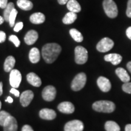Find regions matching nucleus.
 <instances>
[{
	"label": "nucleus",
	"mask_w": 131,
	"mask_h": 131,
	"mask_svg": "<svg viewBox=\"0 0 131 131\" xmlns=\"http://www.w3.org/2000/svg\"><path fill=\"white\" fill-rule=\"evenodd\" d=\"M61 52V47L57 43H47L42 47V56L47 63H53Z\"/></svg>",
	"instance_id": "1"
},
{
	"label": "nucleus",
	"mask_w": 131,
	"mask_h": 131,
	"mask_svg": "<svg viewBox=\"0 0 131 131\" xmlns=\"http://www.w3.org/2000/svg\"><path fill=\"white\" fill-rule=\"evenodd\" d=\"M92 108L96 112L111 113L115 109V105L112 101L101 100L95 102L92 104Z\"/></svg>",
	"instance_id": "2"
},
{
	"label": "nucleus",
	"mask_w": 131,
	"mask_h": 131,
	"mask_svg": "<svg viewBox=\"0 0 131 131\" xmlns=\"http://www.w3.org/2000/svg\"><path fill=\"white\" fill-rule=\"evenodd\" d=\"M103 9L108 17L114 18L118 15V8L116 3L113 0H104L103 3Z\"/></svg>",
	"instance_id": "3"
},
{
	"label": "nucleus",
	"mask_w": 131,
	"mask_h": 131,
	"mask_svg": "<svg viewBox=\"0 0 131 131\" xmlns=\"http://www.w3.org/2000/svg\"><path fill=\"white\" fill-rule=\"evenodd\" d=\"M88 59V52L83 46H77L75 49V61L78 64H83Z\"/></svg>",
	"instance_id": "4"
},
{
	"label": "nucleus",
	"mask_w": 131,
	"mask_h": 131,
	"mask_svg": "<svg viewBox=\"0 0 131 131\" xmlns=\"http://www.w3.org/2000/svg\"><path fill=\"white\" fill-rule=\"evenodd\" d=\"M86 75L84 73H78L72 81V89L74 91H78L83 89L86 84Z\"/></svg>",
	"instance_id": "5"
},
{
	"label": "nucleus",
	"mask_w": 131,
	"mask_h": 131,
	"mask_svg": "<svg viewBox=\"0 0 131 131\" xmlns=\"http://www.w3.org/2000/svg\"><path fill=\"white\" fill-rule=\"evenodd\" d=\"M114 42L109 38H104L101 39L96 45V49L100 52H107L112 49Z\"/></svg>",
	"instance_id": "6"
},
{
	"label": "nucleus",
	"mask_w": 131,
	"mask_h": 131,
	"mask_svg": "<svg viewBox=\"0 0 131 131\" xmlns=\"http://www.w3.org/2000/svg\"><path fill=\"white\" fill-rule=\"evenodd\" d=\"M22 77L20 72L17 69H12L10 71L9 77L10 84L12 88H18L20 84Z\"/></svg>",
	"instance_id": "7"
},
{
	"label": "nucleus",
	"mask_w": 131,
	"mask_h": 131,
	"mask_svg": "<svg viewBox=\"0 0 131 131\" xmlns=\"http://www.w3.org/2000/svg\"><path fill=\"white\" fill-rule=\"evenodd\" d=\"M83 123L78 119L70 121L64 126V131H83Z\"/></svg>",
	"instance_id": "8"
},
{
	"label": "nucleus",
	"mask_w": 131,
	"mask_h": 131,
	"mask_svg": "<svg viewBox=\"0 0 131 131\" xmlns=\"http://www.w3.org/2000/svg\"><path fill=\"white\" fill-rule=\"evenodd\" d=\"M57 94V91L53 86H47L44 88L42 92V96L45 100L52 101L55 99Z\"/></svg>",
	"instance_id": "9"
},
{
	"label": "nucleus",
	"mask_w": 131,
	"mask_h": 131,
	"mask_svg": "<svg viewBox=\"0 0 131 131\" xmlns=\"http://www.w3.org/2000/svg\"><path fill=\"white\" fill-rule=\"evenodd\" d=\"M34 97V94L32 91L27 90L23 92L20 96V103L23 107L28 106Z\"/></svg>",
	"instance_id": "10"
},
{
	"label": "nucleus",
	"mask_w": 131,
	"mask_h": 131,
	"mask_svg": "<svg viewBox=\"0 0 131 131\" xmlns=\"http://www.w3.org/2000/svg\"><path fill=\"white\" fill-rule=\"evenodd\" d=\"M4 131H17L18 124L15 118L10 115L3 125Z\"/></svg>",
	"instance_id": "11"
},
{
	"label": "nucleus",
	"mask_w": 131,
	"mask_h": 131,
	"mask_svg": "<svg viewBox=\"0 0 131 131\" xmlns=\"http://www.w3.org/2000/svg\"><path fill=\"white\" fill-rule=\"evenodd\" d=\"M97 85L101 91L107 92L111 89V82L107 78L100 77L97 80Z\"/></svg>",
	"instance_id": "12"
},
{
	"label": "nucleus",
	"mask_w": 131,
	"mask_h": 131,
	"mask_svg": "<svg viewBox=\"0 0 131 131\" xmlns=\"http://www.w3.org/2000/svg\"><path fill=\"white\" fill-rule=\"evenodd\" d=\"M58 109L60 112L63 114H72L75 111V107L72 103L68 101H64L59 104Z\"/></svg>",
	"instance_id": "13"
},
{
	"label": "nucleus",
	"mask_w": 131,
	"mask_h": 131,
	"mask_svg": "<svg viewBox=\"0 0 131 131\" xmlns=\"http://www.w3.org/2000/svg\"><path fill=\"white\" fill-rule=\"evenodd\" d=\"M40 117L43 119L52 120L56 118L57 114L55 111L52 110V109L45 108L40 111Z\"/></svg>",
	"instance_id": "14"
},
{
	"label": "nucleus",
	"mask_w": 131,
	"mask_h": 131,
	"mask_svg": "<svg viewBox=\"0 0 131 131\" xmlns=\"http://www.w3.org/2000/svg\"><path fill=\"white\" fill-rule=\"evenodd\" d=\"M38 38V34L34 30H29L24 37V41L27 45H32L37 41Z\"/></svg>",
	"instance_id": "15"
},
{
	"label": "nucleus",
	"mask_w": 131,
	"mask_h": 131,
	"mask_svg": "<svg viewBox=\"0 0 131 131\" xmlns=\"http://www.w3.org/2000/svg\"><path fill=\"white\" fill-rule=\"evenodd\" d=\"M27 80L29 84L35 87H40L41 85V80L36 73L30 72L27 75Z\"/></svg>",
	"instance_id": "16"
},
{
	"label": "nucleus",
	"mask_w": 131,
	"mask_h": 131,
	"mask_svg": "<svg viewBox=\"0 0 131 131\" xmlns=\"http://www.w3.org/2000/svg\"><path fill=\"white\" fill-rule=\"evenodd\" d=\"M104 58L106 61L111 62L114 65L119 64L123 60L122 57L118 53L107 54L104 56Z\"/></svg>",
	"instance_id": "17"
},
{
	"label": "nucleus",
	"mask_w": 131,
	"mask_h": 131,
	"mask_svg": "<svg viewBox=\"0 0 131 131\" xmlns=\"http://www.w3.org/2000/svg\"><path fill=\"white\" fill-rule=\"evenodd\" d=\"M45 19L46 18L45 15L40 12L34 13V14L31 15V16H30V22L35 24L43 23L45 21Z\"/></svg>",
	"instance_id": "18"
},
{
	"label": "nucleus",
	"mask_w": 131,
	"mask_h": 131,
	"mask_svg": "<svg viewBox=\"0 0 131 131\" xmlns=\"http://www.w3.org/2000/svg\"><path fill=\"white\" fill-rule=\"evenodd\" d=\"M115 73L119 79L122 80L123 83H128L130 81V76L124 69L122 68H117L115 70Z\"/></svg>",
	"instance_id": "19"
},
{
	"label": "nucleus",
	"mask_w": 131,
	"mask_h": 131,
	"mask_svg": "<svg viewBox=\"0 0 131 131\" xmlns=\"http://www.w3.org/2000/svg\"><path fill=\"white\" fill-rule=\"evenodd\" d=\"M29 58L32 63H37L40 60V52L37 47L31 49L29 54Z\"/></svg>",
	"instance_id": "20"
},
{
	"label": "nucleus",
	"mask_w": 131,
	"mask_h": 131,
	"mask_svg": "<svg viewBox=\"0 0 131 131\" xmlns=\"http://www.w3.org/2000/svg\"><path fill=\"white\" fill-rule=\"evenodd\" d=\"M67 8L70 12L74 13L80 12L81 10V6L77 0H69L67 3Z\"/></svg>",
	"instance_id": "21"
},
{
	"label": "nucleus",
	"mask_w": 131,
	"mask_h": 131,
	"mask_svg": "<svg viewBox=\"0 0 131 131\" xmlns=\"http://www.w3.org/2000/svg\"><path fill=\"white\" fill-rule=\"evenodd\" d=\"M15 64V59L14 57L9 56L5 60L4 63V69L6 72H10Z\"/></svg>",
	"instance_id": "22"
},
{
	"label": "nucleus",
	"mask_w": 131,
	"mask_h": 131,
	"mask_svg": "<svg viewBox=\"0 0 131 131\" xmlns=\"http://www.w3.org/2000/svg\"><path fill=\"white\" fill-rule=\"evenodd\" d=\"M17 6L24 10H30L33 8V3L29 0H18Z\"/></svg>",
	"instance_id": "23"
},
{
	"label": "nucleus",
	"mask_w": 131,
	"mask_h": 131,
	"mask_svg": "<svg viewBox=\"0 0 131 131\" xmlns=\"http://www.w3.org/2000/svg\"><path fill=\"white\" fill-rule=\"evenodd\" d=\"M77 18V15L76 13L69 12L65 15L64 17L63 18V23L65 24H72Z\"/></svg>",
	"instance_id": "24"
},
{
	"label": "nucleus",
	"mask_w": 131,
	"mask_h": 131,
	"mask_svg": "<svg viewBox=\"0 0 131 131\" xmlns=\"http://www.w3.org/2000/svg\"><path fill=\"white\" fill-rule=\"evenodd\" d=\"M106 131H120V127L117 123L113 121H107L104 125Z\"/></svg>",
	"instance_id": "25"
},
{
	"label": "nucleus",
	"mask_w": 131,
	"mask_h": 131,
	"mask_svg": "<svg viewBox=\"0 0 131 131\" xmlns=\"http://www.w3.org/2000/svg\"><path fill=\"white\" fill-rule=\"evenodd\" d=\"M70 35L72 38L75 41L80 42H82L83 40V37L81 33L79 32L78 30L75 29H72L69 31Z\"/></svg>",
	"instance_id": "26"
},
{
	"label": "nucleus",
	"mask_w": 131,
	"mask_h": 131,
	"mask_svg": "<svg viewBox=\"0 0 131 131\" xmlns=\"http://www.w3.org/2000/svg\"><path fill=\"white\" fill-rule=\"evenodd\" d=\"M15 9L14 4L13 3H8L7 7L4 9V14H3V17L5 19V21L9 22V16L10 15L12 11Z\"/></svg>",
	"instance_id": "27"
},
{
	"label": "nucleus",
	"mask_w": 131,
	"mask_h": 131,
	"mask_svg": "<svg viewBox=\"0 0 131 131\" xmlns=\"http://www.w3.org/2000/svg\"><path fill=\"white\" fill-rule=\"evenodd\" d=\"M11 115L4 111H1L0 112V125L3 126L4 124Z\"/></svg>",
	"instance_id": "28"
},
{
	"label": "nucleus",
	"mask_w": 131,
	"mask_h": 131,
	"mask_svg": "<svg viewBox=\"0 0 131 131\" xmlns=\"http://www.w3.org/2000/svg\"><path fill=\"white\" fill-rule=\"evenodd\" d=\"M18 14V11L17 10L14 9L11 12L10 15L9 16V23L10 27H13L15 25V18L16 17V15Z\"/></svg>",
	"instance_id": "29"
},
{
	"label": "nucleus",
	"mask_w": 131,
	"mask_h": 131,
	"mask_svg": "<svg viewBox=\"0 0 131 131\" xmlns=\"http://www.w3.org/2000/svg\"><path fill=\"white\" fill-rule=\"evenodd\" d=\"M9 41H10L11 42H12L16 47H19V45H20V41L19 40L18 38L16 37V35H10L9 38Z\"/></svg>",
	"instance_id": "30"
},
{
	"label": "nucleus",
	"mask_w": 131,
	"mask_h": 131,
	"mask_svg": "<svg viewBox=\"0 0 131 131\" xmlns=\"http://www.w3.org/2000/svg\"><path fill=\"white\" fill-rule=\"evenodd\" d=\"M123 91L125 92L126 93L131 94V83L128 82V83H125L122 86Z\"/></svg>",
	"instance_id": "31"
},
{
	"label": "nucleus",
	"mask_w": 131,
	"mask_h": 131,
	"mask_svg": "<svg viewBox=\"0 0 131 131\" xmlns=\"http://www.w3.org/2000/svg\"><path fill=\"white\" fill-rule=\"evenodd\" d=\"M23 22H19L15 24L14 30L15 32H18L20 30H21L23 29Z\"/></svg>",
	"instance_id": "32"
},
{
	"label": "nucleus",
	"mask_w": 131,
	"mask_h": 131,
	"mask_svg": "<svg viewBox=\"0 0 131 131\" xmlns=\"http://www.w3.org/2000/svg\"><path fill=\"white\" fill-rule=\"evenodd\" d=\"M126 15L129 18H131V0H128L127 1Z\"/></svg>",
	"instance_id": "33"
},
{
	"label": "nucleus",
	"mask_w": 131,
	"mask_h": 131,
	"mask_svg": "<svg viewBox=\"0 0 131 131\" xmlns=\"http://www.w3.org/2000/svg\"><path fill=\"white\" fill-rule=\"evenodd\" d=\"M6 34H5L3 31H0V42H1V43L4 42L5 41V40H6Z\"/></svg>",
	"instance_id": "34"
},
{
	"label": "nucleus",
	"mask_w": 131,
	"mask_h": 131,
	"mask_svg": "<svg viewBox=\"0 0 131 131\" xmlns=\"http://www.w3.org/2000/svg\"><path fill=\"white\" fill-rule=\"evenodd\" d=\"M7 1L8 0H0V7L4 9L8 4Z\"/></svg>",
	"instance_id": "35"
},
{
	"label": "nucleus",
	"mask_w": 131,
	"mask_h": 131,
	"mask_svg": "<svg viewBox=\"0 0 131 131\" xmlns=\"http://www.w3.org/2000/svg\"><path fill=\"white\" fill-rule=\"evenodd\" d=\"M10 92L11 94H14L15 96H16V97H19V92L18 91L17 89H16V88H12V89H10Z\"/></svg>",
	"instance_id": "36"
},
{
	"label": "nucleus",
	"mask_w": 131,
	"mask_h": 131,
	"mask_svg": "<svg viewBox=\"0 0 131 131\" xmlns=\"http://www.w3.org/2000/svg\"><path fill=\"white\" fill-rule=\"evenodd\" d=\"M21 131H34V130L30 126L28 125V124H26L22 127Z\"/></svg>",
	"instance_id": "37"
},
{
	"label": "nucleus",
	"mask_w": 131,
	"mask_h": 131,
	"mask_svg": "<svg viewBox=\"0 0 131 131\" xmlns=\"http://www.w3.org/2000/svg\"><path fill=\"white\" fill-rule=\"evenodd\" d=\"M126 34L127 38H128L129 39H130V40H131V26L127 29Z\"/></svg>",
	"instance_id": "38"
},
{
	"label": "nucleus",
	"mask_w": 131,
	"mask_h": 131,
	"mask_svg": "<svg viewBox=\"0 0 131 131\" xmlns=\"http://www.w3.org/2000/svg\"><path fill=\"white\" fill-rule=\"evenodd\" d=\"M69 0H58V3L61 5H64L68 3Z\"/></svg>",
	"instance_id": "39"
},
{
	"label": "nucleus",
	"mask_w": 131,
	"mask_h": 131,
	"mask_svg": "<svg viewBox=\"0 0 131 131\" xmlns=\"http://www.w3.org/2000/svg\"><path fill=\"white\" fill-rule=\"evenodd\" d=\"M125 131H131V124H128L126 126Z\"/></svg>",
	"instance_id": "40"
},
{
	"label": "nucleus",
	"mask_w": 131,
	"mask_h": 131,
	"mask_svg": "<svg viewBox=\"0 0 131 131\" xmlns=\"http://www.w3.org/2000/svg\"><path fill=\"white\" fill-rule=\"evenodd\" d=\"M5 101H7V102L9 103H12L14 100H13V98L9 96H8V97L7 98V99H6Z\"/></svg>",
	"instance_id": "41"
},
{
	"label": "nucleus",
	"mask_w": 131,
	"mask_h": 131,
	"mask_svg": "<svg viewBox=\"0 0 131 131\" xmlns=\"http://www.w3.org/2000/svg\"><path fill=\"white\" fill-rule=\"evenodd\" d=\"M127 68L129 70V71L131 73V61H129L127 64Z\"/></svg>",
	"instance_id": "42"
},
{
	"label": "nucleus",
	"mask_w": 131,
	"mask_h": 131,
	"mask_svg": "<svg viewBox=\"0 0 131 131\" xmlns=\"http://www.w3.org/2000/svg\"><path fill=\"white\" fill-rule=\"evenodd\" d=\"M3 83L1 82L0 83V95L3 94Z\"/></svg>",
	"instance_id": "43"
},
{
	"label": "nucleus",
	"mask_w": 131,
	"mask_h": 131,
	"mask_svg": "<svg viewBox=\"0 0 131 131\" xmlns=\"http://www.w3.org/2000/svg\"><path fill=\"white\" fill-rule=\"evenodd\" d=\"M5 20L4 17H3V16H0V24H2L3 23H4V21Z\"/></svg>",
	"instance_id": "44"
},
{
	"label": "nucleus",
	"mask_w": 131,
	"mask_h": 131,
	"mask_svg": "<svg viewBox=\"0 0 131 131\" xmlns=\"http://www.w3.org/2000/svg\"><path fill=\"white\" fill-rule=\"evenodd\" d=\"M1 106H2V103H1V102H0V108H1Z\"/></svg>",
	"instance_id": "45"
}]
</instances>
